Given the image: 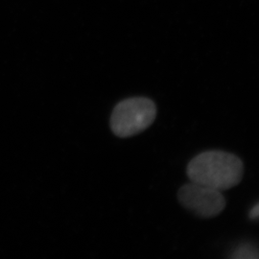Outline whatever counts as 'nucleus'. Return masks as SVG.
<instances>
[{
	"mask_svg": "<svg viewBox=\"0 0 259 259\" xmlns=\"http://www.w3.org/2000/svg\"><path fill=\"white\" fill-rule=\"evenodd\" d=\"M259 215V204H255L251 209H250V214H249V217L250 219H257Z\"/></svg>",
	"mask_w": 259,
	"mask_h": 259,
	"instance_id": "39448f33",
	"label": "nucleus"
},
{
	"mask_svg": "<svg viewBox=\"0 0 259 259\" xmlns=\"http://www.w3.org/2000/svg\"><path fill=\"white\" fill-rule=\"evenodd\" d=\"M178 200L185 208L203 218L218 216L227 204L220 190L194 182L180 188Z\"/></svg>",
	"mask_w": 259,
	"mask_h": 259,
	"instance_id": "7ed1b4c3",
	"label": "nucleus"
},
{
	"mask_svg": "<svg viewBox=\"0 0 259 259\" xmlns=\"http://www.w3.org/2000/svg\"><path fill=\"white\" fill-rule=\"evenodd\" d=\"M231 257L233 259H258V250L251 244H242L233 250Z\"/></svg>",
	"mask_w": 259,
	"mask_h": 259,
	"instance_id": "20e7f679",
	"label": "nucleus"
},
{
	"mask_svg": "<svg viewBox=\"0 0 259 259\" xmlns=\"http://www.w3.org/2000/svg\"><path fill=\"white\" fill-rule=\"evenodd\" d=\"M157 117L156 104L146 97H133L118 103L111 115L112 133L118 138H130L149 128Z\"/></svg>",
	"mask_w": 259,
	"mask_h": 259,
	"instance_id": "f03ea898",
	"label": "nucleus"
},
{
	"mask_svg": "<svg viewBox=\"0 0 259 259\" xmlns=\"http://www.w3.org/2000/svg\"><path fill=\"white\" fill-rule=\"evenodd\" d=\"M186 174L191 182L221 191L240 184L244 175V164L239 157L231 153L206 151L189 161Z\"/></svg>",
	"mask_w": 259,
	"mask_h": 259,
	"instance_id": "f257e3e1",
	"label": "nucleus"
}]
</instances>
